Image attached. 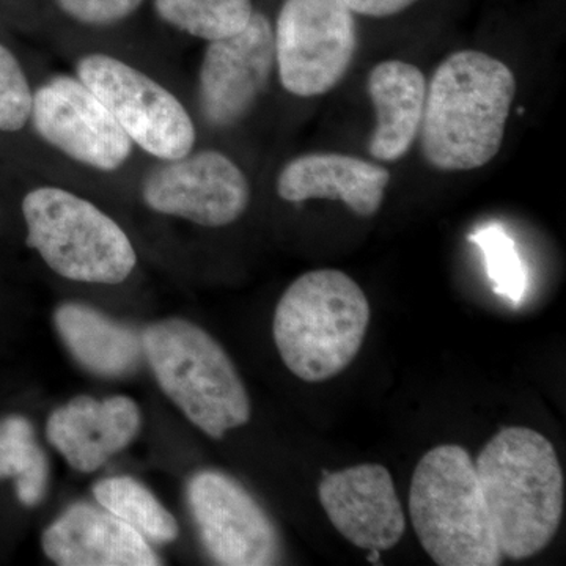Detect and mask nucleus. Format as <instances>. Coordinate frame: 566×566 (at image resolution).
Listing matches in <instances>:
<instances>
[{
  "label": "nucleus",
  "mask_w": 566,
  "mask_h": 566,
  "mask_svg": "<svg viewBox=\"0 0 566 566\" xmlns=\"http://www.w3.org/2000/svg\"><path fill=\"white\" fill-rule=\"evenodd\" d=\"M22 214L29 248L62 277L115 285L136 268V251L122 227L73 192L51 186L33 189L24 197Z\"/></svg>",
  "instance_id": "obj_6"
},
{
  "label": "nucleus",
  "mask_w": 566,
  "mask_h": 566,
  "mask_svg": "<svg viewBox=\"0 0 566 566\" xmlns=\"http://www.w3.org/2000/svg\"><path fill=\"white\" fill-rule=\"evenodd\" d=\"M142 346L164 394L205 434L221 439L251 420L243 379L202 327L188 319H163L144 331Z\"/></svg>",
  "instance_id": "obj_5"
},
{
  "label": "nucleus",
  "mask_w": 566,
  "mask_h": 566,
  "mask_svg": "<svg viewBox=\"0 0 566 566\" xmlns=\"http://www.w3.org/2000/svg\"><path fill=\"white\" fill-rule=\"evenodd\" d=\"M502 556L534 557L560 527L565 480L556 449L526 427L499 431L474 460Z\"/></svg>",
  "instance_id": "obj_2"
},
{
  "label": "nucleus",
  "mask_w": 566,
  "mask_h": 566,
  "mask_svg": "<svg viewBox=\"0 0 566 566\" xmlns=\"http://www.w3.org/2000/svg\"><path fill=\"white\" fill-rule=\"evenodd\" d=\"M319 502L338 534L365 551H389L406 532V516L392 475L381 464L324 471Z\"/></svg>",
  "instance_id": "obj_13"
},
{
  "label": "nucleus",
  "mask_w": 566,
  "mask_h": 566,
  "mask_svg": "<svg viewBox=\"0 0 566 566\" xmlns=\"http://www.w3.org/2000/svg\"><path fill=\"white\" fill-rule=\"evenodd\" d=\"M140 423L139 406L132 398L99 401L81 395L52 412L46 436L71 468L88 474L132 444Z\"/></svg>",
  "instance_id": "obj_14"
},
{
  "label": "nucleus",
  "mask_w": 566,
  "mask_h": 566,
  "mask_svg": "<svg viewBox=\"0 0 566 566\" xmlns=\"http://www.w3.org/2000/svg\"><path fill=\"white\" fill-rule=\"evenodd\" d=\"M166 163L153 170L142 186L144 202L153 211L203 227H226L248 210V178L222 153H189Z\"/></svg>",
  "instance_id": "obj_11"
},
{
  "label": "nucleus",
  "mask_w": 566,
  "mask_h": 566,
  "mask_svg": "<svg viewBox=\"0 0 566 566\" xmlns=\"http://www.w3.org/2000/svg\"><path fill=\"white\" fill-rule=\"evenodd\" d=\"M367 91L376 112L368 150L379 161H398L419 136L427 80L411 63L385 61L371 70Z\"/></svg>",
  "instance_id": "obj_17"
},
{
  "label": "nucleus",
  "mask_w": 566,
  "mask_h": 566,
  "mask_svg": "<svg viewBox=\"0 0 566 566\" xmlns=\"http://www.w3.org/2000/svg\"><path fill=\"white\" fill-rule=\"evenodd\" d=\"M96 502L133 527L147 542L167 545L178 536L177 520L161 502L132 476H111L93 488Z\"/></svg>",
  "instance_id": "obj_19"
},
{
  "label": "nucleus",
  "mask_w": 566,
  "mask_h": 566,
  "mask_svg": "<svg viewBox=\"0 0 566 566\" xmlns=\"http://www.w3.org/2000/svg\"><path fill=\"white\" fill-rule=\"evenodd\" d=\"M188 502L205 551L216 564L268 566L281 560L277 528L233 476L199 472L189 482Z\"/></svg>",
  "instance_id": "obj_9"
},
{
  "label": "nucleus",
  "mask_w": 566,
  "mask_h": 566,
  "mask_svg": "<svg viewBox=\"0 0 566 566\" xmlns=\"http://www.w3.org/2000/svg\"><path fill=\"white\" fill-rule=\"evenodd\" d=\"M390 174L386 167L342 153H311L283 167L277 193L286 202L340 200L354 214L370 218L381 208Z\"/></svg>",
  "instance_id": "obj_16"
},
{
  "label": "nucleus",
  "mask_w": 566,
  "mask_h": 566,
  "mask_svg": "<svg viewBox=\"0 0 566 566\" xmlns=\"http://www.w3.org/2000/svg\"><path fill=\"white\" fill-rule=\"evenodd\" d=\"M417 0H345L353 13L368 18H387L415 6Z\"/></svg>",
  "instance_id": "obj_25"
},
{
  "label": "nucleus",
  "mask_w": 566,
  "mask_h": 566,
  "mask_svg": "<svg viewBox=\"0 0 566 566\" xmlns=\"http://www.w3.org/2000/svg\"><path fill=\"white\" fill-rule=\"evenodd\" d=\"M370 324V304L348 274L305 273L275 307L273 334L283 364L307 382H323L356 359Z\"/></svg>",
  "instance_id": "obj_3"
},
{
  "label": "nucleus",
  "mask_w": 566,
  "mask_h": 566,
  "mask_svg": "<svg viewBox=\"0 0 566 566\" xmlns=\"http://www.w3.org/2000/svg\"><path fill=\"white\" fill-rule=\"evenodd\" d=\"M275 66L274 29L253 11L243 31L210 41L199 76L200 107L214 128L243 120L270 84Z\"/></svg>",
  "instance_id": "obj_12"
},
{
  "label": "nucleus",
  "mask_w": 566,
  "mask_h": 566,
  "mask_svg": "<svg viewBox=\"0 0 566 566\" xmlns=\"http://www.w3.org/2000/svg\"><path fill=\"white\" fill-rule=\"evenodd\" d=\"M77 77L148 155L175 161L192 151L196 128L188 111L147 74L111 55L91 54L77 63Z\"/></svg>",
  "instance_id": "obj_8"
},
{
  "label": "nucleus",
  "mask_w": 566,
  "mask_h": 566,
  "mask_svg": "<svg viewBox=\"0 0 566 566\" xmlns=\"http://www.w3.org/2000/svg\"><path fill=\"white\" fill-rule=\"evenodd\" d=\"M516 95L512 69L486 52H453L427 84L420 147L441 172H465L493 161Z\"/></svg>",
  "instance_id": "obj_1"
},
{
  "label": "nucleus",
  "mask_w": 566,
  "mask_h": 566,
  "mask_svg": "<svg viewBox=\"0 0 566 566\" xmlns=\"http://www.w3.org/2000/svg\"><path fill=\"white\" fill-rule=\"evenodd\" d=\"M59 9L82 24L107 25L128 18L144 0H55Z\"/></svg>",
  "instance_id": "obj_24"
},
{
  "label": "nucleus",
  "mask_w": 566,
  "mask_h": 566,
  "mask_svg": "<svg viewBox=\"0 0 566 566\" xmlns=\"http://www.w3.org/2000/svg\"><path fill=\"white\" fill-rule=\"evenodd\" d=\"M409 515L436 565L502 564L475 463L464 447L444 444L424 453L412 474Z\"/></svg>",
  "instance_id": "obj_4"
},
{
  "label": "nucleus",
  "mask_w": 566,
  "mask_h": 566,
  "mask_svg": "<svg viewBox=\"0 0 566 566\" xmlns=\"http://www.w3.org/2000/svg\"><path fill=\"white\" fill-rule=\"evenodd\" d=\"M33 93L13 52L0 44V132L14 133L31 118Z\"/></svg>",
  "instance_id": "obj_23"
},
{
  "label": "nucleus",
  "mask_w": 566,
  "mask_h": 566,
  "mask_svg": "<svg viewBox=\"0 0 566 566\" xmlns=\"http://www.w3.org/2000/svg\"><path fill=\"white\" fill-rule=\"evenodd\" d=\"M14 479L22 505L43 501L50 483L46 453L36 444L32 423L22 416L0 420V480Z\"/></svg>",
  "instance_id": "obj_20"
},
{
  "label": "nucleus",
  "mask_w": 566,
  "mask_h": 566,
  "mask_svg": "<svg viewBox=\"0 0 566 566\" xmlns=\"http://www.w3.org/2000/svg\"><path fill=\"white\" fill-rule=\"evenodd\" d=\"M54 326L71 356L93 375L120 378L133 374L144 357L142 334L88 305L62 304Z\"/></svg>",
  "instance_id": "obj_18"
},
{
  "label": "nucleus",
  "mask_w": 566,
  "mask_h": 566,
  "mask_svg": "<svg viewBox=\"0 0 566 566\" xmlns=\"http://www.w3.org/2000/svg\"><path fill=\"white\" fill-rule=\"evenodd\" d=\"M161 20L207 41L243 31L253 14L252 0H155Z\"/></svg>",
  "instance_id": "obj_21"
},
{
  "label": "nucleus",
  "mask_w": 566,
  "mask_h": 566,
  "mask_svg": "<svg viewBox=\"0 0 566 566\" xmlns=\"http://www.w3.org/2000/svg\"><path fill=\"white\" fill-rule=\"evenodd\" d=\"M469 240L482 252L494 293L515 305L523 303L528 285L527 268L504 226L488 223L472 233Z\"/></svg>",
  "instance_id": "obj_22"
},
{
  "label": "nucleus",
  "mask_w": 566,
  "mask_h": 566,
  "mask_svg": "<svg viewBox=\"0 0 566 566\" xmlns=\"http://www.w3.org/2000/svg\"><path fill=\"white\" fill-rule=\"evenodd\" d=\"M44 554L62 566H158L150 543L102 505L70 506L41 536Z\"/></svg>",
  "instance_id": "obj_15"
},
{
  "label": "nucleus",
  "mask_w": 566,
  "mask_h": 566,
  "mask_svg": "<svg viewBox=\"0 0 566 566\" xmlns=\"http://www.w3.org/2000/svg\"><path fill=\"white\" fill-rule=\"evenodd\" d=\"M31 118L48 144L74 161L112 172L128 161L133 142L80 80L55 77L33 95Z\"/></svg>",
  "instance_id": "obj_10"
},
{
  "label": "nucleus",
  "mask_w": 566,
  "mask_h": 566,
  "mask_svg": "<svg viewBox=\"0 0 566 566\" xmlns=\"http://www.w3.org/2000/svg\"><path fill=\"white\" fill-rule=\"evenodd\" d=\"M275 65L286 92L314 98L333 91L357 50L345 0H285L274 29Z\"/></svg>",
  "instance_id": "obj_7"
}]
</instances>
